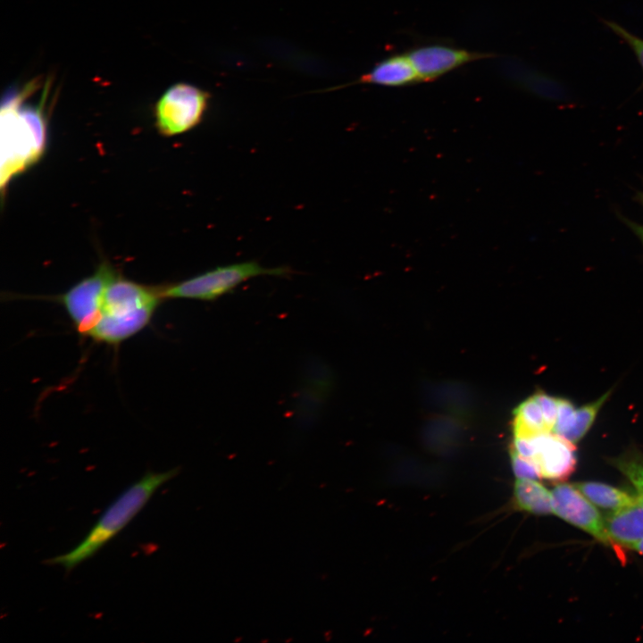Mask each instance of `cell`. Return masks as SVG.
Returning a JSON list of instances; mask_svg holds the SVG:
<instances>
[{
    "label": "cell",
    "mask_w": 643,
    "mask_h": 643,
    "mask_svg": "<svg viewBox=\"0 0 643 643\" xmlns=\"http://www.w3.org/2000/svg\"><path fill=\"white\" fill-rule=\"evenodd\" d=\"M24 88L6 95L1 109L2 188L39 158L46 144L41 106L23 105Z\"/></svg>",
    "instance_id": "cell-3"
},
{
    "label": "cell",
    "mask_w": 643,
    "mask_h": 643,
    "mask_svg": "<svg viewBox=\"0 0 643 643\" xmlns=\"http://www.w3.org/2000/svg\"><path fill=\"white\" fill-rule=\"evenodd\" d=\"M162 286H146L120 274L109 284L88 337L116 346L146 328L161 302Z\"/></svg>",
    "instance_id": "cell-1"
},
{
    "label": "cell",
    "mask_w": 643,
    "mask_h": 643,
    "mask_svg": "<svg viewBox=\"0 0 643 643\" xmlns=\"http://www.w3.org/2000/svg\"><path fill=\"white\" fill-rule=\"evenodd\" d=\"M574 485L594 505L605 509L615 511L638 502L637 497L601 482L584 481Z\"/></svg>",
    "instance_id": "cell-13"
},
{
    "label": "cell",
    "mask_w": 643,
    "mask_h": 643,
    "mask_svg": "<svg viewBox=\"0 0 643 643\" xmlns=\"http://www.w3.org/2000/svg\"><path fill=\"white\" fill-rule=\"evenodd\" d=\"M406 54L417 71L420 82L436 79L466 63L492 56L439 44L422 46Z\"/></svg>",
    "instance_id": "cell-9"
},
{
    "label": "cell",
    "mask_w": 643,
    "mask_h": 643,
    "mask_svg": "<svg viewBox=\"0 0 643 643\" xmlns=\"http://www.w3.org/2000/svg\"><path fill=\"white\" fill-rule=\"evenodd\" d=\"M209 94L188 83L169 88L155 106V121L164 136L182 134L199 124L207 110Z\"/></svg>",
    "instance_id": "cell-5"
},
{
    "label": "cell",
    "mask_w": 643,
    "mask_h": 643,
    "mask_svg": "<svg viewBox=\"0 0 643 643\" xmlns=\"http://www.w3.org/2000/svg\"><path fill=\"white\" fill-rule=\"evenodd\" d=\"M612 463L631 482L643 505V453L631 450L613 459Z\"/></svg>",
    "instance_id": "cell-16"
},
{
    "label": "cell",
    "mask_w": 643,
    "mask_h": 643,
    "mask_svg": "<svg viewBox=\"0 0 643 643\" xmlns=\"http://www.w3.org/2000/svg\"><path fill=\"white\" fill-rule=\"evenodd\" d=\"M288 267H263L255 261L218 266L192 278L162 286L163 299L214 301L259 276H287Z\"/></svg>",
    "instance_id": "cell-4"
},
{
    "label": "cell",
    "mask_w": 643,
    "mask_h": 643,
    "mask_svg": "<svg viewBox=\"0 0 643 643\" xmlns=\"http://www.w3.org/2000/svg\"><path fill=\"white\" fill-rule=\"evenodd\" d=\"M551 495L554 514L589 533L602 543L611 545L605 532L604 519L593 503L575 485H556L552 489Z\"/></svg>",
    "instance_id": "cell-7"
},
{
    "label": "cell",
    "mask_w": 643,
    "mask_h": 643,
    "mask_svg": "<svg viewBox=\"0 0 643 643\" xmlns=\"http://www.w3.org/2000/svg\"><path fill=\"white\" fill-rule=\"evenodd\" d=\"M542 411L545 421L553 431L558 410V397H554L545 392H537L533 395Z\"/></svg>",
    "instance_id": "cell-20"
},
{
    "label": "cell",
    "mask_w": 643,
    "mask_h": 643,
    "mask_svg": "<svg viewBox=\"0 0 643 643\" xmlns=\"http://www.w3.org/2000/svg\"><path fill=\"white\" fill-rule=\"evenodd\" d=\"M118 275L110 263H102L93 274L56 296L80 335L88 337L97 320L106 288Z\"/></svg>",
    "instance_id": "cell-6"
},
{
    "label": "cell",
    "mask_w": 643,
    "mask_h": 643,
    "mask_svg": "<svg viewBox=\"0 0 643 643\" xmlns=\"http://www.w3.org/2000/svg\"><path fill=\"white\" fill-rule=\"evenodd\" d=\"M514 502L519 509L534 514L543 515L553 513L551 492L535 480H516Z\"/></svg>",
    "instance_id": "cell-12"
},
{
    "label": "cell",
    "mask_w": 643,
    "mask_h": 643,
    "mask_svg": "<svg viewBox=\"0 0 643 643\" xmlns=\"http://www.w3.org/2000/svg\"><path fill=\"white\" fill-rule=\"evenodd\" d=\"M178 467L164 472H147L130 484L104 510L84 539L71 550L45 561L70 572L93 556L121 531L144 508L154 492L179 473Z\"/></svg>",
    "instance_id": "cell-2"
},
{
    "label": "cell",
    "mask_w": 643,
    "mask_h": 643,
    "mask_svg": "<svg viewBox=\"0 0 643 643\" xmlns=\"http://www.w3.org/2000/svg\"><path fill=\"white\" fill-rule=\"evenodd\" d=\"M635 199L637 202L643 205V190L636 195Z\"/></svg>",
    "instance_id": "cell-23"
},
{
    "label": "cell",
    "mask_w": 643,
    "mask_h": 643,
    "mask_svg": "<svg viewBox=\"0 0 643 643\" xmlns=\"http://www.w3.org/2000/svg\"><path fill=\"white\" fill-rule=\"evenodd\" d=\"M611 545L630 547L643 539V505L637 503L615 510L604 519Z\"/></svg>",
    "instance_id": "cell-10"
},
{
    "label": "cell",
    "mask_w": 643,
    "mask_h": 643,
    "mask_svg": "<svg viewBox=\"0 0 643 643\" xmlns=\"http://www.w3.org/2000/svg\"><path fill=\"white\" fill-rule=\"evenodd\" d=\"M528 438L533 448L531 461L538 467L541 478L563 481L572 474L577 465L574 443L553 431Z\"/></svg>",
    "instance_id": "cell-8"
},
{
    "label": "cell",
    "mask_w": 643,
    "mask_h": 643,
    "mask_svg": "<svg viewBox=\"0 0 643 643\" xmlns=\"http://www.w3.org/2000/svg\"><path fill=\"white\" fill-rule=\"evenodd\" d=\"M575 411L576 408L570 400L559 398L557 415L553 432L564 438L572 426Z\"/></svg>",
    "instance_id": "cell-18"
},
{
    "label": "cell",
    "mask_w": 643,
    "mask_h": 643,
    "mask_svg": "<svg viewBox=\"0 0 643 643\" xmlns=\"http://www.w3.org/2000/svg\"><path fill=\"white\" fill-rule=\"evenodd\" d=\"M511 461L514 473L517 479L537 480L541 478L536 464L520 455L514 448L511 450Z\"/></svg>",
    "instance_id": "cell-19"
},
{
    "label": "cell",
    "mask_w": 643,
    "mask_h": 643,
    "mask_svg": "<svg viewBox=\"0 0 643 643\" xmlns=\"http://www.w3.org/2000/svg\"><path fill=\"white\" fill-rule=\"evenodd\" d=\"M623 221L627 224V226L632 230V232L637 236V238L640 240L642 246H643V225L636 223L632 221H630L628 219L622 218Z\"/></svg>",
    "instance_id": "cell-21"
},
{
    "label": "cell",
    "mask_w": 643,
    "mask_h": 643,
    "mask_svg": "<svg viewBox=\"0 0 643 643\" xmlns=\"http://www.w3.org/2000/svg\"><path fill=\"white\" fill-rule=\"evenodd\" d=\"M604 23L632 50L643 71V38L627 30L615 21H604Z\"/></svg>",
    "instance_id": "cell-17"
},
{
    "label": "cell",
    "mask_w": 643,
    "mask_h": 643,
    "mask_svg": "<svg viewBox=\"0 0 643 643\" xmlns=\"http://www.w3.org/2000/svg\"><path fill=\"white\" fill-rule=\"evenodd\" d=\"M359 83L384 87H403L420 82L417 71L406 54L388 57L359 78Z\"/></svg>",
    "instance_id": "cell-11"
},
{
    "label": "cell",
    "mask_w": 643,
    "mask_h": 643,
    "mask_svg": "<svg viewBox=\"0 0 643 643\" xmlns=\"http://www.w3.org/2000/svg\"><path fill=\"white\" fill-rule=\"evenodd\" d=\"M610 395L611 390L605 392L595 401L577 408L572 426L564 438L572 443L580 440L591 428L598 412Z\"/></svg>",
    "instance_id": "cell-15"
},
{
    "label": "cell",
    "mask_w": 643,
    "mask_h": 643,
    "mask_svg": "<svg viewBox=\"0 0 643 643\" xmlns=\"http://www.w3.org/2000/svg\"><path fill=\"white\" fill-rule=\"evenodd\" d=\"M630 548L637 551L638 553L643 555V539L639 540V542L632 545Z\"/></svg>",
    "instance_id": "cell-22"
},
{
    "label": "cell",
    "mask_w": 643,
    "mask_h": 643,
    "mask_svg": "<svg viewBox=\"0 0 643 643\" xmlns=\"http://www.w3.org/2000/svg\"><path fill=\"white\" fill-rule=\"evenodd\" d=\"M539 405L530 397L514 411V432L515 438H530L539 433L551 432Z\"/></svg>",
    "instance_id": "cell-14"
}]
</instances>
